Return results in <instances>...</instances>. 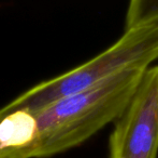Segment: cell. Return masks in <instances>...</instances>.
Listing matches in <instances>:
<instances>
[{
    "label": "cell",
    "instance_id": "cell-4",
    "mask_svg": "<svg viewBox=\"0 0 158 158\" xmlns=\"http://www.w3.org/2000/svg\"><path fill=\"white\" fill-rule=\"evenodd\" d=\"M157 21L158 0H129L126 14V29Z\"/></svg>",
    "mask_w": 158,
    "mask_h": 158
},
{
    "label": "cell",
    "instance_id": "cell-1",
    "mask_svg": "<svg viewBox=\"0 0 158 158\" xmlns=\"http://www.w3.org/2000/svg\"><path fill=\"white\" fill-rule=\"evenodd\" d=\"M146 68H131L94 88L64 97L35 113L33 158L50 157L80 145L123 113Z\"/></svg>",
    "mask_w": 158,
    "mask_h": 158
},
{
    "label": "cell",
    "instance_id": "cell-2",
    "mask_svg": "<svg viewBox=\"0 0 158 158\" xmlns=\"http://www.w3.org/2000/svg\"><path fill=\"white\" fill-rule=\"evenodd\" d=\"M156 60L158 21L125 29L110 48L82 65L29 89L0 108V115L17 110L35 114L59 100L89 90L121 72L148 68Z\"/></svg>",
    "mask_w": 158,
    "mask_h": 158
},
{
    "label": "cell",
    "instance_id": "cell-3",
    "mask_svg": "<svg viewBox=\"0 0 158 158\" xmlns=\"http://www.w3.org/2000/svg\"><path fill=\"white\" fill-rule=\"evenodd\" d=\"M158 153V65L148 67L117 117L110 158H156Z\"/></svg>",
    "mask_w": 158,
    "mask_h": 158
}]
</instances>
